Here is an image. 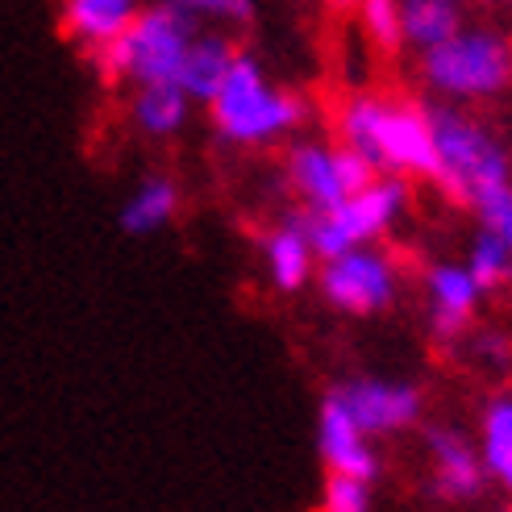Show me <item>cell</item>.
Here are the masks:
<instances>
[{
  "label": "cell",
  "instance_id": "6da1fadb",
  "mask_svg": "<svg viewBox=\"0 0 512 512\" xmlns=\"http://www.w3.org/2000/svg\"><path fill=\"white\" fill-rule=\"evenodd\" d=\"M334 134L342 146L358 150L375 171L404 179H433V171H438L429 105H417V100L354 92L338 105Z\"/></svg>",
  "mask_w": 512,
  "mask_h": 512
},
{
  "label": "cell",
  "instance_id": "7a4b0ae2",
  "mask_svg": "<svg viewBox=\"0 0 512 512\" xmlns=\"http://www.w3.org/2000/svg\"><path fill=\"white\" fill-rule=\"evenodd\" d=\"M204 109H209L217 138L229 146H242V150L275 146L309 125V100L271 84L263 63L254 59L250 50H238L225 84L217 88V96Z\"/></svg>",
  "mask_w": 512,
  "mask_h": 512
},
{
  "label": "cell",
  "instance_id": "3957f363",
  "mask_svg": "<svg viewBox=\"0 0 512 512\" xmlns=\"http://www.w3.org/2000/svg\"><path fill=\"white\" fill-rule=\"evenodd\" d=\"M433 125V150H438V184L454 204H471L504 184H512V150L483 117L471 113V105L454 100H433L429 105Z\"/></svg>",
  "mask_w": 512,
  "mask_h": 512
},
{
  "label": "cell",
  "instance_id": "277c9868",
  "mask_svg": "<svg viewBox=\"0 0 512 512\" xmlns=\"http://www.w3.org/2000/svg\"><path fill=\"white\" fill-rule=\"evenodd\" d=\"M421 84L454 105H488L512 88V38L496 25H458L442 42L417 50Z\"/></svg>",
  "mask_w": 512,
  "mask_h": 512
},
{
  "label": "cell",
  "instance_id": "5b68a950",
  "mask_svg": "<svg viewBox=\"0 0 512 512\" xmlns=\"http://www.w3.org/2000/svg\"><path fill=\"white\" fill-rule=\"evenodd\" d=\"M196 30H200V21L188 9H179L175 0H155V5L138 9L130 30H125L117 42L96 50L92 63L100 67V75H105L109 84H134L138 88V84L175 80Z\"/></svg>",
  "mask_w": 512,
  "mask_h": 512
},
{
  "label": "cell",
  "instance_id": "8992f818",
  "mask_svg": "<svg viewBox=\"0 0 512 512\" xmlns=\"http://www.w3.org/2000/svg\"><path fill=\"white\" fill-rule=\"evenodd\" d=\"M408 204H413V188H408V179L379 171L367 188L350 192L346 200L334 204V209H321V213L304 209L317 259H334V254H342L350 246L379 242L383 234H392V229L400 225V217L408 213Z\"/></svg>",
  "mask_w": 512,
  "mask_h": 512
},
{
  "label": "cell",
  "instance_id": "52a82bcc",
  "mask_svg": "<svg viewBox=\"0 0 512 512\" xmlns=\"http://www.w3.org/2000/svg\"><path fill=\"white\" fill-rule=\"evenodd\" d=\"M317 288H321V300L334 313L379 317L400 300L404 271L396 263V254L367 242V246H350V250L334 254V259H321L317 263Z\"/></svg>",
  "mask_w": 512,
  "mask_h": 512
},
{
  "label": "cell",
  "instance_id": "ba28073f",
  "mask_svg": "<svg viewBox=\"0 0 512 512\" xmlns=\"http://www.w3.org/2000/svg\"><path fill=\"white\" fill-rule=\"evenodd\" d=\"M284 175H288V188L300 200V209L321 213V209H334L350 192L367 188L379 171L342 142L296 138L284 155Z\"/></svg>",
  "mask_w": 512,
  "mask_h": 512
},
{
  "label": "cell",
  "instance_id": "9c48e42d",
  "mask_svg": "<svg viewBox=\"0 0 512 512\" xmlns=\"http://www.w3.org/2000/svg\"><path fill=\"white\" fill-rule=\"evenodd\" d=\"M350 421L367 433V438H396V433L421 425L425 400L417 383L404 379H379V375H354L329 388Z\"/></svg>",
  "mask_w": 512,
  "mask_h": 512
},
{
  "label": "cell",
  "instance_id": "30bf717a",
  "mask_svg": "<svg viewBox=\"0 0 512 512\" xmlns=\"http://www.w3.org/2000/svg\"><path fill=\"white\" fill-rule=\"evenodd\" d=\"M483 296L488 288L475 279V271L454 259H442L425 271V325L429 338L442 350L463 346V338L471 334V325L483 309Z\"/></svg>",
  "mask_w": 512,
  "mask_h": 512
},
{
  "label": "cell",
  "instance_id": "8fae6325",
  "mask_svg": "<svg viewBox=\"0 0 512 512\" xmlns=\"http://www.w3.org/2000/svg\"><path fill=\"white\" fill-rule=\"evenodd\" d=\"M425 463H429V496L442 504H471L488 492V471H483L479 446L454 425L425 429Z\"/></svg>",
  "mask_w": 512,
  "mask_h": 512
},
{
  "label": "cell",
  "instance_id": "7c38bea8",
  "mask_svg": "<svg viewBox=\"0 0 512 512\" xmlns=\"http://www.w3.org/2000/svg\"><path fill=\"white\" fill-rule=\"evenodd\" d=\"M317 454H321L325 471L358 475V479H371V483L383 475V463H379L371 438L350 421V413L329 392L317 408Z\"/></svg>",
  "mask_w": 512,
  "mask_h": 512
},
{
  "label": "cell",
  "instance_id": "4fadbf2b",
  "mask_svg": "<svg viewBox=\"0 0 512 512\" xmlns=\"http://www.w3.org/2000/svg\"><path fill=\"white\" fill-rule=\"evenodd\" d=\"M317 250H313V238H309V221H304V209L300 213H288L279 217V225L263 238V267H267V279L275 292H304L309 279L317 271Z\"/></svg>",
  "mask_w": 512,
  "mask_h": 512
},
{
  "label": "cell",
  "instance_id": "5bb4252c",
  "mask_svg": "<svg viewBox=\"0 0 512 512\" xmlns=\"http://www.w3.org/2000/svg\"><path fill=\"white\" fill-rule=\"evenodd\" d=\"M138 9H142L138 0H63L59 21H63V34L75 46L96 55V50H105L109 42H117L130 30Z\"/></svg>",
  "mask_w": 512,
  "mask_h": 512
},
{
  "label": "cell",
  "instance_id": "9a60e30c",
  "mask_svg": "<svg viewBox=\"0 0 512 512\" xmlns=\"http://www.w3.org/2000/svg\"><path fill=\"white\" fill-rule=\"evenodd\" d=\"M238 42L229 38V34H200L188 42V55L184 63H179V88H184L192 96V105H209V100L217 96V88L225 84V75L229 67H234L238 59Z\"/></svg>",
  "mask_w": 512,
  "mask_h": 512
},
{
  "label": "cell",
  "instance_id": "2e32d148",
  "mask_svg": "<svg viewBox=\"0 0 512 512\" xmlns=\"http://www.w3.org/2000/svg\"><path fill=\"white\" fill-rule=\"evenodd\" d=\"M192 117V96L179 88V80H159V84H138L130 100V121L138 125V134L167 142L188 125Z\"/></svg>",
  "mask_w": 512,
  "mask_h": 512
},
{
  "label": "cell",
  "instance_id": "e0dca14e",
  "mask_svg": "<svg viewBox=\"0 0 512 512\" xmlns=\"http://www.w3.org/2000/svg\"><path fill=\"white\" fill-rule=\"evenodd\" d=\"M175 213H179V184L171 175H146L142 184L125 196L117 221L130 238H150V234H159L163 225H171Z\"/></svg>",
  "mask_w": 512,
  "mask_h": 512
},
{
  "label": "cell",
  "instance_id": "ac0fdd59",
  "mask_svg": "<svg viewBox=\"0 0 512 512\" xmlns=\"http://www.w3.org/2000/svg\"><path fill=\"white\" fill-rule=\"evenodd\" d=\"M479 458L500 492L512 496V392H496L479 413Z\"/></svg>",
  "mask_w": 512,
  "mask_h": 512
},
{
  "label": "cell",
  "instance_id": "d6986e66",
  "mask_svg": "<svg viewBox=\"0 0 512 512\" xmlns=\"http://www.w3.org/2000/svg\"><path fill=\"white\" fill-rule=\"evenodd\" d=\"M404 17V46L425 50L450 38L467 21V0H400Z\"/></svg>",
  "mask_w": 512,
  "mask_h": 512
},
{
  "label": "cell",
  "instance_id": "ffe728a7",
  "mask_svg": "<svg viewBox=\"0 0 512 512\" xmlns=\"http://www.w3.org/2000/svg\"><path fill=\"white\" fill-rule=\"evenodd\" d=\"M467 267L475 271V279L488 292L512 284V246L504 238H496L492 229H479L475 225V238L467 246Z\"/></svg>",
  "mask_w": 512,
  "mask_h": 512
},
{
  "label": "cell",
  "instance_id": "44dd1931",
  "mask_svg": "<svg viewBox=\"0 0 512 512\" xmlns=\"http://www.w3.org/2000/svg\"><path fill=\"white\" fill-rule=\"evenodd\" d=\"M358 9V25L375 50L383 55H396L404 46V17H400V0H354Z\"/></svg>",
  "mask_w": 512,
  "mask_h": 512
},
{
  "label": "cell",
  "instance_id": "7402d4cb",
  "mask_svg": "<svg viewBox=\"0 0 512 512\" xmlns=\"http://www.w3.org/2000/svg\"><path fill=\"white\" fill-rule=\"evenodd\" d=\"M463 346H467V358L483 371H496V375L512 371V334L504 325H471Z\"/></svg>",
  "mask_w": 512,
  "mask_h": 512
},
{
  "label": "cell",
  "instance_id": "603a6c76",
  "mask_svg": "<svg viewBox=\"0 0 512 512\" xmlns=\"http://www.w3.org/2000/svg\"><path fill=\"white\" fill-rule=\"evenodd\" d=\"M371 488H375L371 479L329 471L325 488H321V508L325 512H367L371 508Z\"/></svg>",
  "mask_w": 512,
  "mask_h": 512
},
{
  "label": "cell",
  "instance_id": "cb8c5ba5",
  "mask_svg": "<svg viewBox=\"0 0 512 512\" xmlns=\"http://www.w3.org/2000/svg\"><path fill=\"white\" fill-rule=\"evenodd\" d=\"M471 217H475L479 229H492L496 238H504L512 246V184H504V188H496L488 196H479L471 204Z\"/></svg>",
  "mask_w": 512,
  "mask_h": 512
},
{
  "label": "cell",
  "instance_id": "d4e9b609",
  "mask_svg": "<svg viewBox=\"0 0 512 512\" xmlns=\"http://www.w3.org/2000/svg\"><path fill=\"white\" fill-rule=\"evenodd\" d=\"M179 9H188L196 21H217V25H250L254 0H175Z\"/></svg>",
  "mask_w": 512,
  "mask_h": 512
},
{
  "label": "cell",
  "instance_id": "484cf974",
  "mask_svg": "<svg viewBox=\"0 0 512 512\" xmlns=\"http://www.w3.org/2000/svg\"><path fill=\"white\" fill-rule=\"evenodd\" d=\"M334 5H354V0H334Z\"/></svg>",
  "mask_w": 512,
  "mask_h": 512
}]
</instances>
